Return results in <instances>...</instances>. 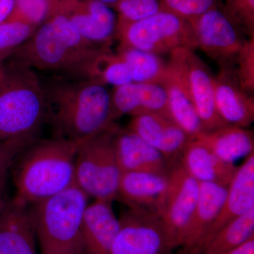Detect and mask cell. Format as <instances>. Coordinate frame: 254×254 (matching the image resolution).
<instances>
[{"label":"cell","mask_w":254,"mask_h":254,"mask_svg":"<svg viewBox=\"0 0 254 254\" xmlns=\"http://www.w3.org/2000/svg\"><path fill=\"white\" fill-rule=\"evenodd\" d=\"M42 83L46 123L54 136L81 142L115 123L111 93L104 83L53 75Z\"/></svg>","instance_id":"cell-1"},{"label":"cell","mask_w":254,"mask_h":254,"mask_svg":"<svg viewBox=\"0 0 254 254\" xmlns=\"http://www.w3.org/2000/svg\"><path fill=\"white\" fill-rule=\"evenodd\" d=\"M109 46L82 36L64 15L48 13L31 38L9 58L35 71L72 79H92L97 57Z\"/></svg>","instance_id":"cell-2"},{"label":"cell","mask_w":254,"mask_h":254,"mask_svg":"<svg viewBox=\"0 0 254 254\" xmlns=\"http://www.w3.org/2000/svg\"><path fill=\"white\" fill-rule=\"evenodd\" d=\"M81 142L53 136L36 139L23 148L12 168L13 200L36 204L74 183V165Z\"/></svg>","instance_id":"cell-3"},{"label":"cell","mask_w":254,"mask_h":254,"mask_svg":"<svg viewBox=\"0 0 254 254\" xmlns=\"http://www.w3.org/2000/svg\"><path fill=\"white\" fill-rule=\"evenodd\" d=\"M46 123L41 78L36 71L12 58L0 63V141L38 139Z\"/></svg>","instance_id":"cell-4"},{"label":"cell","mask_w":254,"mask_h":254,"mask_svg":"<svg viewBox=\"0 0 254 254\" xmlns=\"http://www.w3.org/2000/svg\"><path fill=\"white\" fill-rule=\"evenodd\" d=\"M88 195L73 183L33 210L41 254H84L82 222Z\"/></svg>","instance_id":"cell-5"},{"label":"cell","mask_w":254,"mask_h":254,"mask_svg":"<svg viewBox=\"0 0 254 254\" xmlns=\"http://www.w3.org/2000/svg\"><path fill=\"white\" fill-rule=\"evenodd\" d=\"M119 127L111 126L81 141L74 165V183L95 200L113 202L118 198L122 172L115 153Z\"/></svg>","instance_id":"cell-6"},{"label":"cell","mask_w":254,"mask_h":254,"mask_svg":"<svg viewBox=\"0 0 254 254\" xmlns=\"http://www.w3.org/2000/svg\"><path fill=\"white\" fill-rule=\"evenodd\" d=\"M115 36L120 45L158 55L178 48H198L190 21L163 10L133 22L119 18Z\"/></svg>","instance_id":"cell-7"},{"label":"cell","mask_w":254,"mask_h":254,"mask_svg":"<svg viewBox=\"0 0 254 254\" xmlns=\"http://www.w3.org/2000/svg\"><path fill=\"white\" fill-rule=\"evenodd\" d=\"M194 50L187 48L173 50L169 53L167 66L190 96L204 131H212L228 125L219 115L215 105L214 76Z\"/></svg>","instance_id":"cell-8"},{"label":"cell","mask_w":254,"mask_h":254,"mask_svg":"<svg viewBox=\"0 0 254 254\" xmlns=\"http://www.w3.org/2000/svg\"><path fill=\"white\" fill-rule=\"evenodd\" d=\"M168 185L158 215L165 225L174 250L183 245L199 195L200 183L181 163H172Z\"/></svg>","instance_id":"cell-9"},{"label":"cell","mask_w":254,"mask_h":254,"mask_svg":"<svg viewBox=\"0 0 254 254\" xmlns=\"http://www.w3.org/2000/svg\"><path fill=\"white\" fill-rule=\"evenodd\" d=\"M119 221L112 254H169L174 250L158 214L129 208Z\"/></svg>","instance_id":"cell-10"},{"label":"cell","mask_w":254,"mask_h":254,"mask_svg":"<svg viewBox=\"0 0 254 254\" xmlns=\"http://www.w3.org/2000/svg\"><path fill=\"white\" fill-rule=\"evenodd\" d=\"M190 21L198 48L218 63L220 68H234L237 56L250 38L244 37L242 30L227 13L217 6Z\"/></svg>","instance_id":"cell-11"},{"label":"cell","mask_w":254,"mask_h":254,"mask_svg":"<svg viewBox=\"0 0 254 254\" xmlns=\"http://www.w3.org/2000/svg\"><path fill=\"white\" fill-rule=\"evenodd\" d=\"M48 12L66 16L82 36L96 44L108 46L115 36V13L100 0H49Z\"/></svg>","instance_id":"cell-12"},{"label":"cell","mask_w":254,"mask_h":254,"mask_svg":"<svg viewBox=\"0 0 254 254\" xmlns=\"http://www.w3.org/2000/svg\"><path fill=\"white\" fill-rule=\"evenodd\" d=\"M254 208V153L245 163L227 187V194L218 216L209 227L199 245L191 254H196L222 228Z\"/></svg>","instance_id":"cell-13"},{"label":"cell","mask_w":254,"mask_h":254,"mask_svg":"<svg viewBox=\"0 0 254 254\" xmlns=\"http://www.w3.org/2000/svg\"><path fill=\"white\" fill-rule=\"evenodd\" d=\"M214 90L217 110L227 125L247 128L253 123L254 94L242 88L233 68H220Z\"/></svg>","instance_id":"cell-14"},{"label":"cell","mask_w":254,"mask_h":254,"mask_svg":"<svg viewBox=\"0 0 254 254\" xmlns=\"http://www.w3.org/2000/svg\"><path fill=\"white\" fill-rule=\"evenodd\" d=\"M127 128L160 152L171 164L181 156L192 140L171 119L156 114L132 117Z\"/></svg>","instance_id":"cell-15"},{"label":"cell","mask_w":254,"mask_h":254,"mask_svg":"<svg viewBox=\"0 0 254 254\" xmlns=\"http://www.w3.org/2000/svg\"><path fill=\"white\" fill-rule=\"evenodd\" d=\"M36 237L30 205L9 201L0 214V254H37Z\"/></svg>","instance_id":"cell-16"},{"label":"cell","mask_w":254,"mask_h":254,"mask_svg":"<svg viewBox=\"0 0 254 254\" xmlns=\"http://www.w3.org/2000/svg\"><path fill=\"white\" fill-rule=\"evenodd\" d=\"M115 120L122 115L156 114L170 118L168 97L160 83H131L115 87L111 93Z\"/></svg>","instance_id":"cell-17"},{"label":"cell","mask_w":254,"mask_h":254,"mask_svg":"<svg viewBox=\"0 0 254 254\" xmlns=\"http://www.w3.org/2000/svg\"><path fill=\"white\" fill-rule=\"evenodd\" d=\"M168 185V173H123L119 183L118 198L128 208L148 210L158 215Z\"/></svg>","instance_id":"cell-18"},{"label":"cell","mask_w":254,"mask_h":254,"mask_svg":"<svg viewBox=\"0 0 254 254\" xmlns=\"http://www.w3.org/2000/svg\"><path fill=\"white\" fill-rule=\"evenodd\" d=\"M115 148L122 173L167 174L171 165L160 152L128 128L123 130L119 128L115 136Z\"/></svg>","instance_id":"cell-19"},{"label":"cell","mask_w":254,"mask_h":254,"mask_svg":"<svg viewBox=\"0 0 254 254\" xmlns=\"http://www.w3.org/2000/svg\"><path fill=\"white\" fill-rule=\"evenodd\" d=\"M111 203L95 200L87 206L82 222L84 254H112L120 221Z\"/></svg>","instance_id":"cell-20"},{"label":"cell","mask_w":254,"mask_h":254,"mask_svg":"<svg viewBox=\"0 0 254 254\" xmlns=\"http://www.w3.org/2000/svg\"><path fill=\"white\" fill-rule=\"evenodd\" d=\"M180 157L182 167L199 183L228 187L238 169L235 164L219 158L195 138L189 142Z\"/></svg>","instance_id":"cell-21"},{"label":"cell","mask_w":254,"mask_h":254,"mask_svg":"<svg viewBox=\"0 0 254 254\" xmlns=\"http://www.w3.org/2000/svg\"><path fill=\"white\" fill-rule=\"evenodd\" d=\"M227 187L216 184L200 183L199 195L186 237L181 247V254H191L218 216L226 196Z\"/></svg>","instance_id":"cell-22"},{"label":"cell","mask_w":254,"mask_h":254,"mask_svg":"<svg viewBox=\"0 0 254 254\" xmlns=\"http://www.w3.org/2000/svg\"><path fill=\"white\" fill-rule=\"evenodd\" d=\"M195 139L228 163L254 153V133L247 128L227 125L202 132Z\"/></svg>","instance_id":"cell-23"},{"label":"cell","mask_w":254,"mask_h":254,"mask_svg":"<svg viewBox=\"0 0 254 254\" xmlns=\"http://www.w3.org/2000/svg\"><path fill=\"white\" fill-rule=\"evenodd\" d=\"M160 84L168 97L170 118L191 139L204 131L201 121L185 88L167 66L166 73Z\"/></svg>","instance_id":"cell-24"},{"label":"cell","mask_w":254,"mask_h":254,"mask_svg":"<svg viewBox=\"0 0 254 254\" xmlns=\"http://www.w3.org/2000/svg\"><path fill=\"white\" fill-rule=\"evenodd\" d=\"M254 236V208L222 228L196 254H220Z\"/></svg>","instance_id":"cell-25"},{"label":"cell","mask_w":254,"mask_h":254,"mask_svg":"<svg viewBox=\"0 0 254 254\" xmlns=\"http://www.w3.org/2000/svg\"><path fill=\"white\" fill-rule=\"evenodd\" d=\"M127 64L132 82L160 83L167 71V64L159 55L120 45L117 53Z\"/></svg>","instance_id":"cell-26"},{"label":"cell","mask_w":254,"mask_h":254,"mask_svg":"<svg viewBox=\"0 0 254 254\" xmlns=\"http://www.w3.org/2000/svg\"><path fill=\"white\" fill-rule=\"evenodd\" d=\"M92 79L115 87L132 82L131 71L128 65L110 48L100 53L95 59L92 68Z\"/></svg>","instance_id":"cell-27"},{"label":"cell","mask_w":254,"mask_h":254,"mask_svg":"<svg viewBox=\"0 0 254 254\" xmlns=\"http://www.w3.org/2000/svg\"><path fill=\"white\" fill-rule=\"evenodd\" d=\"M36 28L20 22L4 21L0 25V63L28 41Z\"/></svg>","instance_id":"cell-28"},{"label":"cell","mask_w":254,"mask_h":254,"mask_svg":"<svg viewBox=\"0 0 254 254\" xmlns=\"http://www.w3.org/2000/svg\"><path fill=\"white\" fill-rule=\"evenodd\" d=\"M49 0H14V6L5 21L20 22L38 28L46 19Z\"/></svg>","instance_id":"cell-29"},{"label":"cell","mask_w":254,"mask_h":254,"mask_svg":"<svg viewBox=\"0 0 254 254\" xmlns=\"http://www.w3.org/2000/svg\"><path fill=\"white\" fill-rule=\"evenodd\" d=\"M30 143L29 142L18 139L0 142V214L2 213L9 203L5 198V194L8 176L11 171L13 164L20 152Z\"/></svg>","instance_id":"cell-30"},{"label":"cell","mask_w":254,"mask_h":254,"mask_svg":"<svg viewBox=\"0 0 254 254\" xmlns=\"http://www.w3.org/2000/svg\"><path fill=\"white\" fill-rule=\"evenodd\" d=\"M162 10L191 21L218 6V0H160Z\"/></svg>","instance_id":"cell-31"},{"label":"cell","mask_w":254,"mask_h":254,"mask_svg":"<svg viewBox=\"0 0 254 254\" xmlns=\"http://www.w3.org/2000/svg\"><path fill=\"white\" fill-rule=\"evenodd\" d=\"M114 5L119 12V18L131 22L162 11L160 0H118Z\"/></svg>","instance_id":"cell-32"},{"label":"cell","mask_w":254,"mask_h":254,"mask_svg":"<svg viewBox=\"0 0 254 254\" xmlns=\"http://www.w3.org/2000/svg\"><path fill=\"white\" fill-rule=\"evenodd\" d=\"M234 71L242 88L254 94V38H248L237 56Z\"/></svg>","instance_id":"cell-33"},{"label":"cell","mask_w":254,"mask_h":254,"mask_svg":"<svg viewBox=\"0 0 254 254\" xmlns=\"http://www.w3.org/2000/svg\"><path fill=\"white\" fill-rule=\"evenodd\" d=\"M225 12L249 38H254V0H225Z\"/></svg>","instance_id":"cell-34"},{"label":"cell","mask_w":254,"mask_h":254,"mask_svg":"<svg viewBox=\"0 0 254 254\" xmlns=\"http://www.w3.org/2000/svg\"><path fill=\"white\" fill-rule=\"evenodd\" d=\"M220 254H254V236L238 247Z\"/></svg>","instance_id":"cell-35"},{"label":"cell","mask_w":254,"mask_h":254,"mask_svg":"<svg viewBox=\"0 0 254 254\" xmlns=\"http://www.w3.org/2000/svg\"><path fill=\"white\" fill-rule=\"evenodd\" d=\"M14 0H1L0 1V25L9 17L14 6Z\"/></svg>","instance_id":"cell-36"},{"label":"cell","mask_w":254,"mask_h":254,"mask_svg":"<svg viewBox=\"0 0 254 254\" xmlns=\"http://www.w3.org/2000/svg\"><path fill=\"white\" fill-rule=\"evenodd\" d=\"M100 1L109 6L110 4H115L118 0H100Z\"/></svg>","instance_id":"cell-37"},{"label":"cell","mask_w":254,"mask_h":254,"mask_svg":"<svg viewBox=\"0 0 254 254\" xmlns=\"http://www.w3.org/2000/svg\"><path fill=\"white\" fill-rule=\"evenodd\" d=\"M0 1H1V0H0Z\"/></svg>","instance_id":"cell-38"},{"label":"cell","mask_w":254,"mask_h":254,"mask_svg":"<svg viewBox=\"0 0 254 254\" xmlns=\"http://www.w3.org/2000/svg\"><path fill=\"white\" fill-rule=\"evenodd\" d=\"M0 142H1V141H0Z\"/></svg>","instance_id":"cell-39"}]
</instances>
